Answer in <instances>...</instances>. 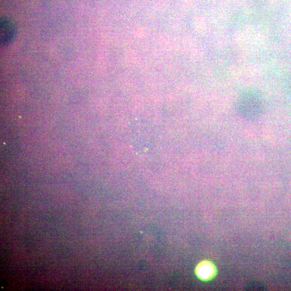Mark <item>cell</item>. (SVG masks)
<instances>
[{"instance_id":"cell-3","label":"cell","mask_w":291,"mask_h":291,"mask_svg":"<svg viewBox=\"0 0 291 291\" xmlns=\"http://www.w3.org/2000/svg\"><path fill=\"white\" fill-rule=\"evenodd\" d=\"M196 273L197 277L201 279L209 280L215 275V267L211 262L204 261L197 266Z\"/></svg>"},{"instance_id":"cell-1","label":"cell","mask_w":291,"mask_h":291,"mask_svg":"<svg viewBox=\"0 0 291 291\" xmlns=\"http://www.w3.org/2000/svg\"><path fill=\"white\" fill-rule=\"evenodd\" d=\"M262 101L257 93L248 92L243 94L237 103V111L245 119L257 118L262 111Z\"/></svg>"},{"instance_id":"cell-2","label":"cell","mask_w":291,"mask_h":291,"mask_svg":"<svg viewBox=\"0 0 291 291\" xmlns=\"http://www.w3.org/2000/svg\"><path fill=\"white\" fill-rule=\"evenodd\" d=\"M16 33L15 24L7 18L0 20V40L3 46H7L13 41Z\"/></svg>"}]
</instances>
